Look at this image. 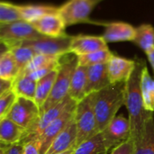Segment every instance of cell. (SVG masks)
I'll use <instances>...</instances> for the list:
<instances>
[{"label": "cell", "instance_id": "obj_1", "mask_svg": "<svg viewBox=\"0 0 154 154\" xmlns=\"http://www.w3.org/2000/svg\"><path fill=\"white\" fill-rule=\"evenodd\" d=\"M145 62L142 60H136L135 68L125 82V106L128 111V119L131 127V138L135 140L141 134L148 118L153 115L145 110L142 95V73Z\"/></svg>", "mask_w": 154, "mask_h": 154}, {"label": "cell", "instance_id": "obj_2", "mask_svg": "<svg viewBox=\"0 0 154 154\" xmlns=\"http://www.w3.org/2000/svg\"><path fill=\"white\" fill-rule=\"evenodd\" d=\"M125 82L110 84L94 93V111L97 128L101 133L116 116L125 102Z\"/></svg>", "mask_w": 154, "mask_h": 154}, {"label": "cell", "instance_id": "obj_3", "mask_svg": "<svg viewBox=\"0 0 154 154\" xmlns=\"http://www.w3.org/2000/svg\"><path fill=\"white\" fill-rule=\"evenodd\" d=\"M78 66V56L72 52L62 55L59 60L58 75L47 101L41 108V114L58 105L69 96L74 71Z\"/></svg>", "mask_w": 154, "mask_h": 154}, {"label": "cell", "instance_id": "obj_4", "mask_svg": "<svg viewBox=\"0 0 154 154\" xmlns=\"http://www.w3.org/2000/svg\"><path fill=\"white\" fill-rule=\"evenodd\" d=\"M74 119L78 130L76 147L99 133L94 111V93L77 103Z\"/></svg>", "mask_w": 154, "mask_h": 154}, {"label": "cell", "instance_id": "obj_5", "mask_svg": "<svg viewBox=\"0 0 154 154\" xmlns=\"http://www.w3.org/2000/svg\"><path fill=\"white\" fill-rule=\"evenodd\" d=\"M29 22L21 20L9 23H0V39L6 50L20 43L43 37Z\"/></svg>", "mask_w": 154, "mask_h": 154}, {"label": "cell", "instance_id": "obj_6", "mask_svg": "<svg viewBox=\"0 0 154 154\" xmlns=\"http://www.w3.org/2000/svg\"><path fill=\"white\" fill-rule=\"evenodd\" d=\"M99 0H68L59 7L58 14L66 26L89 22V16Z\"/></svg>", "mask_w": 154, "mask_h": 154}, {"label": "cell", "instance_id": "obj_7", "mask_svg": "<svg viewBox=\"0 0 154 154\" xmlns=\"http://www.w3.org/2000/svg\"><path fill=\"white\" fill-rule=\"evenodd\" d=\"M73 99H71L69 96L62 100L58 105L51 107L47 111L41 114L39 119L36 121V123L31 126L29 129L25 130V133L23 136V139L21 140L20 143L23 144L30 141L37 140L40 136V134L43 132V130L51 125L53 121H55L57 118H59L73 103H75Z\"/></svg>", "mask_w": 154, "mask_h": 154}, {"label": "cell", "instance_id": "obj_8", "mask_svg": "<svg viewBox=\"0 0 154 154\" xmlns=\"http://www.w3.org/2000/svg\"><path fill=\"white\" fill-rule=\"evenodd\" d=\"M40 116V107L34 100L17 97L6 117L27 130L36 123Z\"/></svg>", "mask_w": 154, "mask_h": 154}, {"label": "cell", "instance_id": "obj_9", "mask_svg": "<svg viewBox=\"0 0 154 154\" xmlns=\"http://www.w3.org/2000/svg\"><path fill=\"white\" fill-rule=\"evenodd\" d=\"M71 37L68 34L60 37L43 36L36 40L23 42L20 44L32 48L37 54L62 56L70 52Z\"/></svg>", "mask_w": 154, "mask_h": 154}, {"label": "cell", "instance_id": "obj_10", "mask_svg": "<svg viewBox=\"0 0 154 154\" xmlns=\"http://www.w3.org/2000/svg\"><path fill=\"white\" fill-rule=\"evenodd\" d=\"M101 134L107 151L114 150L131 138L129 119L125 118L124 116H116Z\"/></svg>", "mask_w": 154, "mask_h": 154}, {"label": "cell", "instance_id": "obj_11", "mask_svg": "<svg viewBox=\"0 0 154 154\" xmlns=\"http://www.w3.org/2000/svg\"><path fill=\"white\" fill-rule=\"evenodd\" d=\"M77 102L73 103L59 118L49 125L37 139L41 145V154H45L54 139L61 133V131L67 126V125L74 117Z\"/></svg>", "mask_w": 154, "mask_h": 154}, {"label": "cell", "instance_id": "obj_12", "mask_svg": "<svg viewBox=\"0 0 154 154\" xmlns=\"http://www.w3.org/2000/svg\"><path fill=\"white\" fill-rule=\"evenodd\" d=\"M136 65L135 60L114 55L107 62V72L111 84L126 82Z\"/></svg>", "mask_w": 154, "mask_h": 154}, {"label": "cell", "instance_id": "obj_13", "mask_svg": "<svg viewBox=\"0 0 154 154\" xmlns=\"http://www.w3.org/2000/svg\"><path fill=\"white\" fill-rule=\"evenodd\" d=\"M78 137V130L74 117L54 139L45 154H60L75 149Z\"/></svg>", "mask_w": 154, "mask_h": 154}, {"label": "cell", "instance_id": "obj_14", "mask_svg": "<svg viewBox=\"0 0 154 154\" xmlns=\"http://www.w3.org/2000/svg\"><path fill=\"white\" fill-rule=\"evenodd\" d=\"M106 48H108L107 43L102 36L80 34L71 37L70 52L77 56L95 52Z\"/></svg>", "mask_w": 154, "mask_h": 154}, {"label": "cell", "instance_id": "obj_15", "mask_svg": "<svg viewBox=\"0 0 154 154\" xmlns=\"http://www.w3.org/2000/svg\"><path fill=\"white\" fill-rule=\"evenodd\" d=\"M31 24L42 35L49 37H60L66 35V24L59 14H47L31 23Z\"/></svg>", "mask_w": 154, "mask_h": 154}, {"label": "cell", "instance_id": "obj_16", "mask_svg": "<svg viewBox=\"0 0 154 154\" xmlns=\"http://www.w3.org/2000/svg\"><path fill=\"white\" fill-rule=\"evenodd\" d=\"M105 31L102 34L107 42H133L135 37V27L124 22H110L103 23Z\"/></svg>", "mask_w": 154, "mask_h": 154}, {"label": "cell", "instance_id": "obj_17", "mask_svg": "<svg viewBox=\"0 0 154 154\" xmlns=\"http://www.w3.org/2000/svg\"><path fill=\"white\" fill-rule=\"evenodd\" d=\"M110 84L107 72V63L88 67V95L100 91Z\"/></svg>", "mask_w": 154, "mask_h": 154}, {"label": "cell", "instance_id": "obj_18", "mask_svg": "<svg viewBox=\"0 0 154 154\" xmlns=\"http://www.w3.org/2000/svg\"><path fill=\"white\" fill-rule=\"evenodd\" d=\"M87 86H88V67L78 65L74 74L72 76L69 97L79 103L84 99L87 94Z\"/></svg>", "mask_w": 154, "mask_h": 154}, {"label": "cell", "instance_id": "obj_19", "mask_svg": "<svg viewBox=\"0 0 154 154\" xmlns=\"http://www.w3.org/2000/svg\"><path fill=\"white\" fill-rule=\"evenodd\" d=\"M135 143L134 154H154V117L151 116Z\"/></svg>", "mask_w": 154, "mask_h": 154}, {"label": "cell", "instance_id": "obj_20", "mask_svg": "<svg viewBox=\"0 0 154 154\" xmlns=\"http://www.w3.org/2000/svg\"><path fill=\"white\" fill-rule=\"evenodd\" d=\"M25 129L18 125L9 118L5 117L0 120V141L4 144L20 143Z\"/></svg>", "mask_w": 154, "mask_h": 154}, {"label": "cell", "instance_id": "obj_21", "mask_svg": "<svg viewBox=\"0 0 154 154\" xmlns=\"http://www.w3.org/2000/svg\"><path fill=\"white\" fill-rule=\"evenodd\" d=\"M17 7L22 19L29 23L38 20L44 15L58 14L59 12V7L49 5H17Z\"/></svg>", "mask_w": 154, "mask_h": 154}, {"label": "cell", "instance_id": "obj_22", "mask_svg": "<svg viewBox=\"0 0 154 154\" xmlns=\"http://www.w3.org/2000/svg\"><path fill=\"white\" fill-rule=\"evenodd\" d=\"M57 75H58V69H54L53 71H51V73H49L48 75H46L45 77L42 78L40 80L37 81L34 101L39 106L40 110L47 101L49 96L51 95Z\"/></svg>", "mask_w": 154, "mask_h": 154}, {"label": "cell", "instance_id": "obj_23", "mask_svg": "<svg viewBox=\"0 0 154 154\" xmlns=\"http://www.w3.org/2000/svg\"><path fill=\"white\" fill-rule=\"evenodd\" d=\"M133 42L146 54L154 49V27L152 24L143 23L135 27V37Z\"/></svg>", "mask_w": 154, "mask_h": 154}, {"label": "cell", "instance_id": "obj_24", "mask_svg": "<svg viewBox=\"0 0 154 154\" xmlns=\"http://www.w3.org/2000/svg\"><path fill=\"white\" fill-rule=\"evenodd\" d=\"M37 81L31 79L26 74H19L14 80L12 89L17 97H22L34 100Z\"/></svg>", "mask_w": 154, "mask_h": 154}, {"label": "cell", "instance_id": "obj_25", "mask_svg": "<svg viewBox=\"0 0 154 154\" xmlns=\"http://www.w3.org/2000/svg\"><path fill=\"white\" fill-rule=\"evenodd\" d=\"M142 95L143 100V106L146 111L154 112V79L151 76L146 64L143 69L142 73Z\"/></svg>", "mask_w": 154, "mask_h": 154}, {"label": "cell", "instance_id": "obj_26", "mask_svg": "<svg viewBox=\"0 0 154 154\" xmlns=\"http://www.w3.org/2000/svg\"><path fill=\"white\" fill-rule=\"evenodd\" d=\"M103 135L98 133L92 138L81 143L74 149L73 154H107Z\"/></svg>", "mask_w": 154, "mask_h": 154}, {"label": "cell", "instance_id": "obj_27", "mask_svg": "<svg viewBox=\"0 0 154 154\" xmlns=\"http://www.w3.org/2000/svg\"><path fill=\"white\" fill-rule=\"evenodd\" d=\"M20 73L17 63L9 50L2 52L0 57V79L14 80Z\"/></svg>", "mask_w": 154, "mask_h": 154}, {"label": "cell", "instance_id": "obj_28", "mask_svg": "<svg viewBox=\"0 0 154 154\" xmlns=\"http://www.w3.org/2000/svg\"><path fill=\"white\" fill-rule=\"evenodd\" d=\"M113 56V52L108 48H106L95 52L78 56V65L90 67L98 64H105L107 63Z\"/></svg>", "mask_w": 154, "mask_h": 154}, {"label": "cell", "instance_id": "obj_29", "mask_svg": "<svg viewBox=\"0 0 154 154\" xmlns=\"http://www.w3.org/2000/svg\"><path fill=\"white\" fill-rule=\"evenodd\" d=\"M60 57L61 56L36 54L20 74H30L37 69H40L48 66H51V65H56L59 63Z\"/></svg>", "mask_w": 154, "mask_h": 154}, {"label": "cell", "instance_id": "obj_30", "mask_svg": "<svg viewBox=\"0 0 154 154\" xmlns=\"http://www.w3.org/2000/svg\"><path fill=\"white\" fill-rule=\"evenodd\" d=\"M8 50L14 55L15 61L17 63L18 69L20 70V73L24 69V68L32 60V58L37 54L32 48H30L26 45H23V44L16 45Z\"/></svg>", "mask_w": 154, "mask_h": 154}, {"label": "cell", "instance_id": "obj_31", "mask_svg": "<svg viewBox=\"0 0 154 154\" xmlns=\"http://www.w3.org/2000/svg\"><path fill=\"white\" fill-rule=\"evenodd\" d=\"M21 20L23 19L17 5L6 1L0 3V23H9Z\"/></svg>", "mask_w": 154, "mask_h": 154}, {"label": "cell", "instance_id": "obj_32", "mask_svg": "<svg viewBox=\"0 0 154 154\" xmlns=\"http://www.w3.org/2000/svg\"><path fill=\"white\" fill-rule=\"evenodd\" d=\"M17 96L10 89L0 95V120L5 118L16 101Z\"/></svg>", "mask_w": 154, "mask_h": 154}, {"label": "cell", "instance_id": "obj_33", "mask_svg": "<svg viewBox=\"0 0 154 154\" xmlns=\"http://www.w3.org/2000/svg\"><path fill=\"white\" fill-rule=\"evenodd\" d=\"M135 152V143L134 140L130 138L128 141L116 147L109 154H134Z\"/></svg>", "mask_w": 154, "mask_h": 154}, {"label": "cell", "instance_id": "obj_34", "mask_svg": "<svg viewBox=\"0 0 154 154\" xmlns=\"http://www.w3.org/2000/svg\"><path fill=\"white\" fill-rule=\"evenodd\" d=\"M23 145V154H41V145L38 140L27 142Z\"/></svg>", "mask_w": 154, "mask_h": 154}, {"label": "cell", "instance_id": "obj_35", "mask_svg": "<svg viewBox=\"0 0 154 154\" xmlns=\"http://www.w3.org/2000/svg\"><path fill=\"white\" fill-rule=\"evenodd\" d=\"M23 145L21 143L4 144L1 143V154H23Z\"/></svg>", "mask_w": 154, "mask_h": 154}, {"label": "cell", "instance_id": "obj_36", "mask_svg": "<svg viewBox=\"0 0 154 154\" xmlns=\"http://www.w3.org/2000/svg\"><path fill=\"white\" fill-rule=\"evenodd\" d=\"M13 86V80L8 79H0V95L12 89Z\"/></svg>", "mask_w": 154, "mask_h": 154}, {"label": "cell", "instance_id": "obj_37", "mask_svg": "<svg viewBox=\"0 0 154 154\" xmlns=\"http://www.w3.org/2000/svg\"><path fill=\"white\" fill-rule=\"evenodd\" d=\"M146 55H147V57H148V60H149V61H150V64L152 65V68L154 72V49L152 51H150L149 53H147Z\"/></svg>", "mask_w": 154, "mask_h": 154}, {"label": "cell", "instance_id": "obj_38", "mask_svg": "<svg viewBox=\"0 0 154 154\" xmlns=\"http://www.w3.org/2000/svg\"><path fill=\"white\" fill-rule=\"evenodd\" d=\"M73 152H74V149H71V150H69V151H67V152H62V153L60 154H73Z\"/></svg>", "mask_w": 154, "mask_h": 154}]
</instances>
